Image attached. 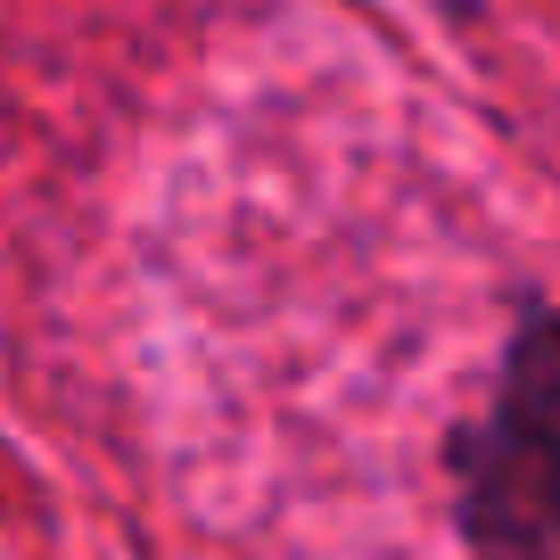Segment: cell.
<instances>
[{"label":"cell","instance_id":"1","mask_svg":"<svg viewBox=\"0 0 560 560\" xmlns=\"http://www.w3.org/2000/svg\"><path fill=\"white\" fill-rule=\"evenodd\" d=\"M454 527L470 560H560V314H520L487 404L454 429Z\"/></svg>","mask_w":560,"mask_h":560}]
</instances>
